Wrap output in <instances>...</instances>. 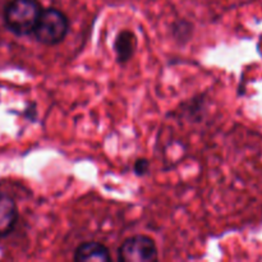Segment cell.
<instances>
[{
    "label": "cell",
    "mask_w": 262,
    "mask_h": 262,
    "mask_svg": "<svg viewBox=\"0 0 262 262\" xmlns=\"http://www.w3.org/2000/svg\"><path fill=\"white\" fill-rule=\"evenodd\" d=\"M42 8L37 0H10L4 9V22L15 36L32 35Z\"/></svg>",
    "instance_id": "obj_1"
},
{
    "label": "cell",
    "mask_w": 262,
    "mask_h": 262,
    "mask_svg": "<svg viewBox=\"0 0 262 262\" xmlns=\"http://www.w3.org/2000/svg\"><path fill=\"white\" fill-rule=\"evenodd\" d=\"M69 22L67 15L55 8L42 9L32 35L40 43L53 46L60 43L67 37Z\"/></svg>",
    "instance_id": "obj_2"
},
{
    "label": "cell",
    "mask_w": 262,
    "mask_h": 262,
    "mask_svg": "<svg viewBox=\"0 0 262 262\" xmlns=\"http://www.w3.org/2000/svg\"><path fill=\"white\" fill-rule=\"evenodd\" d=\"M137 48V37L129 30H123L118 33L114 41V51L118 63L124 64L129 60Z\"/></svg>",
    "instance_id": "obj_6"
},
{
    "label": "cell",
    "mask_w": 262,
    "mask_h": 262,
    "mask_svg": "<svg viewBox=\"0 0 262 262\" xmlns=\"http://www.w3.org/2000/svg\"><path fill=\"white\" fill-rule=\"evenodd\" d=\"M150 169V163L146 159H138L135 164V171L137 176H145L148 173Z\"/></svg>",
    "instance_id": "obj_7"
},
{
    "label": "cell",
    "mask_w": 262,
    "mask_h": 262,
    "mask_svg": "<svg viewBox=\"0 0 262 262\" xmlns=\"http://www.w3.org/2000/svg\"><path fill=\"white\" fill-rule=\"evenodd\" d=\"M118 258L122 262H152L159 258L158 247L147 235H133L122 243Z\"/></svg>",
    "instance_id": "obj_3"
},
{
    "label": "cell",
    "mask_w": 262,
    "mask_h": 262,
    "mask_svg": "<svg viewBox=\"0 0 262 262\" xmlns=\"http://www.w3.org/2000/svg\"><path fill=\"white\" fill-rule=\"evenodd\" d=\"M18 219V209L14 200L0 191V238L14 229Z\"/></svg>",
    "instance_id": "obj_5"
},
{
    "label": "cell",
    "mask_w": 262,
    "mask_h": 262,
    "mask_svg": "<svg viewBox=\"0 0 262 262\" xmlns=\"http://www.w3.org/2000/svg\"><path fill=\"white\" fill-rule=\"evenodd\" d=\"M73 260L77 262H109L112 261L109 250L100 242H84L74 251Z\"/></svg>",
    "instance_id": "obj_4"
}]
</instances>
